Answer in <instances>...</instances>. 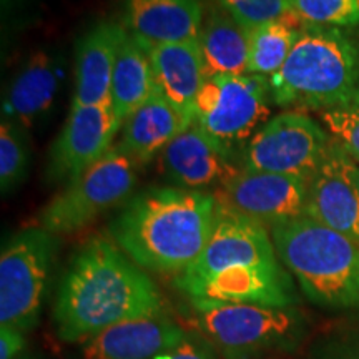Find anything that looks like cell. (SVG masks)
I'll return each instance as SVG.
<instances>
[{"instance_id": "6da1fadb", "label": "cell", "mask_w": 359, "mask_h": 359, "mask_svg": "<svg viewBox=\"0 0 359 359\" xmlns=\"http://www.w3.org/2000/svg\"><path fill=\"white\" fill-rule=\"evenodd\" d=\"M173 283L188 302L276 308L298 303L271 231L222 200L217 203L215 228L205 250Z\"/></svg>"}, {"instance_id": "7a4b0ae2", "label": "cell", "mask_w": 359, "mask_h": 359, "mask_svg": "<svg viewBox=\"0 0 359 359\" xmlns=\"http://www.w3.org/2000/svg\"><path fill=\"white\" fill-rule=\"evenodd\" d=\"M167 313L163 294L143 268L109 238L88 240L58 285L53 325L65 343H85L116 323Z\"/></svg>"}, {"instance_id": "3957f363", "label": "cell", "mask_w": 359, "mask_h": 359, "mask_svg": "<svg viewBox=\"0 0 359 359\" xmlns=\"http://www.w3.org/2000/svg\"><path fill=\"white\" fill-rule=\"evenodd\" d=\"M217 203V196L203 190L150 187L125 201L109 235L145 271L178 276L208 243Z\"/></svg>"}, {"instance_id": "277c9868", "label": "cell", "mask_w": 359, "mask_h": 359, "mask_svg": "<svg viewBox=\"0 0 359 359\" xmlns=\"http://www.w3.org/2000/svg\"><path fill=\"white\" fill-rule=\"evenodd\" d=\"M269 85L273 103L281 109L351 107L359 88V43L343 29L303 24L293 50Z\"/></svg>"}, {"instance_id": "5b68a950", "label": "cell", "mask_w": 359, "mask_h": 359, "mask_svg": "<svg viewBox=\"0 0 359 359\" xmlns=\"http://www.w3.org/2000/svg\"><path fill=\"white\" fill-rule=\"evenodd\" d=\"M273 243L304 296L333 311H359V246L304 215L276 224Z\"/></svg>"}, {"instance_id": "8992f818", "label": "cell", "mask_w": 359, "mask_h": 359, "mask_svg": "<svg viewBox=\"0 0 359 359\" xmlns=\"http://www.w3.org/2000/svg\"><path fill=\"white\" fill-rule=\"evenodd\" d=\"M196 331L222 359H273L288 353L303 334L294 306L190 302Z\"/></svg>"}, {"instance_id": "52a82bcc", "label": "cell", "mask_w": 359, "mask_h": 359, "mask_svg": "<svg viewBox=\"0 0 359 359\" xmlns=\"http://www.w3.org/2000/svg\"><path fill=\"white\" fill-rule=\"evenodd\" d=\"M271 85L262 75L206 77L195 103V122L219 148L241 161L245 147L268 122Z\"/></svg>"}, {"instance_id": "ba28073f", "label": "cell", "mask_w": 359, "mask_h": 359, "mask_svg": "<svg viewBox=\"0 0 359 359\" xmlns=\"http://www.w3.org/2000/svg\"><path fill=\"white\" fill-rule=\"evenodd\" d=\"M140 165L120 143H115L97 163L48 201L39 217V226L55 236L83 230L102 213L127 201Z\"/></svg>"}, {"instance_id": "9c48e42d", "label": "cell", "mask_w": 359, "mask_h": 359, "mask_svg": "<svg viewBox=\"0 0 359 359\" xmlns=\"http://www.w3.org/2000/svg\"><path fill=\"white\" fill-rule=\"evenodd\" d=\"M55 248V235L40 226L25 228L4 245L0 326L17 327L24 333L37 326Z\"/></svg>"}, {"instance_id": "30bf717a", "label": "cell", "mask_w": 359, "mask_h": 359, "mask_svg": "<svg viewBox=\"0 0 359 359\" xmlns=\"http://www.w3.org/2000/svg\"><path fill=\"white\" fill-rule=\"evenodd\" d=\"M333 138L303 111L269 118L245 147L243 168L311 180L326 160Z\"/></svg>"}, {"instance_id": "8fae6325", "label": "cell", "mask_w": 359, "mask_h": 359, "mask_svg": "<svg viewBox=\"0 0 359 359\" xmlns=\"http://www.w3.org/2000/svg\"><path fill=\"white\" fill-rule=\"evenodd\" d=\"M309 182L304 178L241 168L217 198L271 230L306 215Z\"/></svg>"}, {"instance_id": "7c38bea8", "label": "cell", "mask_w": 359, "mask_h": 359, "mask_svg": "<svg viewBox=\"0 0 359 359\" xmlns=\"http://www.w3.org/2000/svg\"><path fill=\"white\" fill-rule=\"evenodd\" d=\"M123 123L115 115L111 103L105 105H72L69 118L53 142L48 160V178L70 183L97 163L114 147Z\"/></svg>"}, {"instance_id": "4fadbf2b", "label": "cell", "mask_w": 359, "mask_h": 359, "mask_svg": "<svg viewBox=\"0 0 359 359\" xmlns=\"http://www.w3.org/2000/svg\"><path fill=\"white\" fill-rule=\"evenodd\" d=\"M358 163L333 140L326 160L309 180L306 217L316 219L359 246Z\"/></svg>"}, {"instance_id": "5bb4252c", "label": "cell", "mask_w": 359, "mask_h": 359, "mask_svg": "<svg viewBox=\"0 0 359 359\" xmlns=\"http://www.w3.org/2000/svg\"><path fill=\"white\" fill-rule=\"evenodd\" d=\"M158 165L173 187L203 191L210 187L223 188L243 168L195 122L161 151Z\"/></svg>"}, {"instance_id": "9a60e30c", "label": "cell", "mask_w": 359, "mask_h": 359, "mask_svg": "<svg viewBox=\"0 0 359 359\" xmlns=\"http://www.w3.org/2000/svg\"><path fill=\"white\" fill-rule=\"evenodd\" d=\"M65 77L64 53L48 48L34 52L4 93L2 118L19 125L25 132L34 128L52 111Z\"/></svg>"}, {"instance_id": "2e32d148", "label": "cell", "mask_w": 359, "mask_h": 359, "mask_svg": "<svg viewBox=\"0 0 359 359\" xmlns=\"http://www.w3.org/2000/svg\"><path fill=\"white\" fill-rule=\"evenodd\" d=\"M168 313L116 323L82 343V359H155L185 338Z\"/></svg>"}, {"instance_id": "e0dca14e", "label": "cell", "mask_w": 359, "mask_h": 359, "mask_svg": "<svg viewBox=\"0 0 359 359\" xmlns=\"http://www.w3.org/2000/svg\"><path fill=\"white\" fill-rule=\"evenodd\" d=\"M128 34L127 27L120 22L102 20L80 39L75 53V93L72 105L110 103L116 57Z\"/></svg>"}, {"instance_id": "ac0fdd59", "label": "cell", "mask_w": 359, "mask_h": 359, "mask_svg": "<svg viewBox=\"0 0 359 359\" xmlns=\"http://www.w3.org/2000/svg\"><path fill=\"white\" fill-rule=\"evenodd\" d=\"M140 43L154 69L155 88L182 114L195 120L196 97L206 80L198 40L180 43H148L140 40Z\"/></svg>"}, {"instance_id": "d6986e66", "label": "cell", "mask_w": 359, "mask_h": 359, "mask_svg": "<svg viewBox=\"0 0 359 359\" xmlns=\"http://www.w3.org/2000/svg\"><path fill=\"white\" fill-rule=\"evenodd\" d=\"M123 25L148 43L198 40L203 27L200 0H127Z\"/></svg>"}, {"instance_id": "ffe728a7", "label": "cell", "mask_w": 359, "mask_h": 359, "mask_svg": "<svg viewBox=\"0 0 359 359\" xmlns=\"http://www.w3.org/2000/svg\"><path fill=\"white\" fill-rule=\"evenodd\" d=\"M191 123V118L155 90L150 98L125 120L118 143L138 163L145 165L158 156Z\"/></svg>"}, {"instance_id": "44dd1931", "label": "cell", "mask_w": 359, "mask_h": 359, "mask_svg": "<svg viewBox=\"0 0 359 359\" xmlns=\"http://www.w3.org/2000/svg\"><path fill=\"white\" fill-rule=\"evenodd\" d=\"M198 45L206 77L250 74V32L223 8L203 22Z\"/></svg>"}, {"instance_id": "7402d4cb", "label": "cell", "mask_w": 359, "mask_h": 359, "mask_svg": "<svg viewBox=\"0 0 359 359\" xmlns=\"http://www.w3.org/2000/svg\"><path fill=\"white\" fill-rule=\"evenodd\" d=\"M154 69L140 40L128 34L120 47L111 77L110 103L118 120H125L155 92Z\"/></svg>"}, {"instance_id": "603a6c76", "label": "cell", "mask_w": 359, "mask_h": 359, "mask_svg": "<svg viewBox=\"0 0 359 359\" xmlns=\"http://www.w3.org/2000/svg\"><path fill=\"white\" fill-rule=\"evenodd\" d=\"M302 27V20L290 15L250 30V74L266 79L278 74L293 50Z\"/></svg>"}, {"instance_id": "cb8c5ba5", "label": "cell", "mask_w": 359, "mask_h": 359, "mask_svg": "<svg viewBox=\"0 0 359 359\" xmlns=\"http://www.w3.org/2000/svg\"><path fill=\"white\" fill-rule=\"evenodd\" d=\"M30 151L25 130L2 118L0 123V188L4 195L15 190L29 172Z\"/></svg>"}, {"instance_id": "d4e9b609", "label": "cell", "mask_w": 359, "mask_h": 359, "mask_svg": "<svg viewBox=\"0 0 359 359\" xmlns=\"http://www.w3.org/2000/svg\"><path fill=\"white\" fill-rule=\"evenodd\" d=\"M296 19L308 25L348 29L359 25V0H290Z\"/></svg>"}, {"instance_id": "484cf974", "label": "cell", "mask_w": 359, "mask_h": 359, "mask_svg": "<svg viewBox=\"0 0 359 359\" xmlns=\"http://www.w3.org/2000/svg\"><path fill=\"white\" fill-rule=\"evenodd\" d=\"M217 2L219 8H223L248 32L268 22L293 15L290 0H217Z\"/></svg>"}, {"instance_id": "4316f807", "label": "cell", "mask_w": 359, "mask_h": 359, "mask_svg": "<svg viewBox=\"0 0 359 359\" xmlns=\"http://www.w3.org/2000/svg\"><path fill=\"white\" fill-rule=\"evenodd\" d=\"M320 118L330 137L359 165V109L326 110L321 111Z\"/></svg>"}, {"instance_id": "83f0119b", "label": "cell", "mask_w": 359, "mask_h": 359, "mask_svg": "<svg viewBox=\"0 0 359 359\" xmlns=\"http://www.w3.org/2000/svg\"><path fill=\"white\" fill-rule=\"evenodd\" d=\"M155 359H222L217 349L201 336L198 331H187L177 346H173L168 351L161 353Z\"/></svg>"}, {"instance_id": "f1b7e54d", "label": "cell", "mask_w": 359, "mask_h": 359, "mask_svg": "<svg viewBox=\"0 0 359 359\" xmlns=\"http://www.w3.org/2000/svg\"><path fill=\"white\" fill-rule=\"evenodd\" d=\"M313 359H359V331L325 344Z\"/></svg>"}, {"instance_id": "f546056e", "label": "cell", "mask_w": 359, "mask_h": 359, "mask_svg": "<svg viewBox=\"0 0 359 359\" xmlns=\"http://www.w3.org/2000/svg\"><path fill=\"white\" fill-rule=\"evenodd\" d=\"M27 333L12 326H0V359H19L24 356Z\"/></svg>"}, {"instance_id": "4dcf8cb0", "label": "cell", "mask_w": 359, "mask_h": 359, "mask_svg": "<svg viewBox=\"0 0 359 359\" xmlns=\"http://www.w3.org/2000/svg\"><path fill=\"white\" fill-rule=\"evenodd\" d=\"M351 107H356V109H359V88H358V93H356V98H354V103Z\"/></svg>"}, {"instance_id": "1f68e13d", "label": "cell", "mask_w": 359, "mask_h": 359, "mask_svg": "<svg viewBox=\"0 0 359 359\" xmlns=\"http://www.w3.org/2000/svg\"><path fill=\"white\" fill-rule=\"evenodd\" d=\"M354 180H356V187H358V190H359V165H358L356 175H354Z\"/></svg>"}, {"instance_id": "d6a6232c", "label": "cell", "mask_w": 359, "mask_h": 359, "mask_svg": "<svg viewBox=\"0 0 359 359\" xmlns=\"http://www.w3.org/2000/svg\"><path fill=\"white\" fill-rule=\"evenodd\" d=\"M19 359H34L32 356H29V354H24V356H20Z\"/></svg>"}]
</instances>
